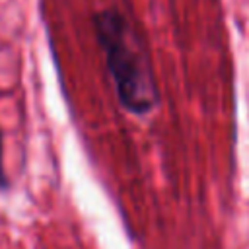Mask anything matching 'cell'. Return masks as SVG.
<instances>
[{
    "instance_id": "6da1fadb",
    "label": "cell",
    "mask_w": 249,
    "mask_h": 249,
    "mask_svg": "<svg viewBox=\"0 0 249 249\" xmlns=\"http://www.w3.org/2000/svg\"><path fill=\"white\" fill-rule=\"evenodd\" d=\"M93 31L103 51L119 103L132 115H146L158 105V86L140 39L117 10L93 16Z\"/></svg>"
}]
</instances>
